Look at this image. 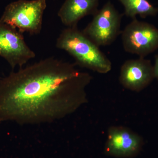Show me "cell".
I'll return each instance as SVG.
<instances>
[{"instance_id":"1","label":"cell","mask_w":158,"mask_h":158,"mask_svg":"<svg viewBox=\"0 0 158 158\" xmlns=\"http://www.w3.org/2000/svg\"><path fill=\"white\" fill-rule=\"evenodd\" d=\"M76 65L48 57L0 79V123H51L77 111L92 77Z\"/></svg>"},{"instance_id":"2","label":"cell","mask_w":158,"mask_h":158,"mask_svg":"<svg viewBox=\"0 0 158 158\" xmlns=\"http://www.w3.org/2000/svg\"><path fill=\"white\" fill-rule=\"evenodd\" d=\"M56 47L67 52L81 67L101 74L112 69L110 59L77 26L64 29L57 39Z\"/></svg>"},{"instance_id":"3","label":"cell","mask_w":158,"mask_h":158,"mask_svg":"<svg viewBox=\"0 0 158 158\" xmlns=\"http://www.w3.org/2000/svg\"><path fill=\"white\" fill-rule=\"evenodd\" d=\"M46 0H18L9 3L0 18L20 33L37 35L41 32Z\"/></svg>"},{"instance_id":"4","label":"cell","mask_w":158,"mask_h":158,"mask_svg":"<svg viewBox=\"0 0 158 158\" xmlns=\"http://www.w3.org/2000/svg\"><path fill=\"white\" fill-rule=\"evenodd\" d=\"M93 16L83 32L98 47L112 44L121 34L122 15L108 1Z\"/></svg>"},{"instance_id":"5","label":"cell","mask_w":158,"mask_h":158,"mask_svg":"<svg viewBox=\"0 0 158 158\" xmlns=\"http://www.w3.org/2000/svg\"><path fill=\"white\" fill-rule=\"evenodd\" d=\"M123 46L126 52L145 58L158 49V28L137 18L121 32Z\"/></svg>"},{"instance_id":"6","label":"cell","mask_w":158,"mask_h":158,"mask_svg":"<svg viewBox=\"0 0 158 158\" xmlns=\"http://www.w3.org/2000/svg\"><path fill=\"white\" fill-rule=\"evenodd\" d=\"M0 56L13 69L23 67L36 54L26 43L22 33L0 21Z\"/></svg>"},{"instance_id":"7","label":"cell","mask_w":158,"mask_h":158,"mask_svg":"<svg viewBox=\"0 0 158 158\" xmlns=\"http://www.w3.org/2000/svg\"><path fill=\"white\" fill-rule=\"evenodd\" d=\"M107 137L106 152L116 157H133L140 152L143 144L141 136L123 127H110Z\"/></svg>"},{"instance_id":"8","label":"cell","mask_w":158,"mask_h":158,"mask_svg":"<svg viewBox=\"0 0 158 158\" xmlns=\"http://www.w3.org/2000/svg\"><path fill=\"white\" fill-rule=\"evenodd\" d=\"M155 78L153 65L143 57L127 60L122 65L120 84L126 89L139 92L147 87Z\"/></svg>"},{"instance_id":"9","label":"cell","mask_w":158,"mask_h":158,"mask_svg":"<svg viewBox=\"0 0 158 158\" xmlns=\"http://www.w3.org/2000/svg\"><path fill=\"white\" fill-rule=\"evenodd\" d=\"M99 5V0H65L58 15L66 27H77L83 18L95 14Z\"/></svg>"},{"instance_id":"10","label":"cell","mask_w":158,"mask_h":158,"mask_svg":"<svg viewBox=\"0 0 158 158\" xmlns=\"http://www.w3.org/2000/svg\"><path fill=\"white\" fill-rule=\"evenodd\" d=\"M124 7V14L132 19L139 15L142 18L156 16L158 9L149 0H118Z\"/></svg>"},{"instance_id":"11","label":"cell","mask_w":158,"mask_h":158,"mask_svg":"<svg viewBox=\"0 0 158 158\" xmlns=\"http://www.w3.org/2000/svg\"><path fill=\"white\" fill-rule=\"evenodd\" d=\"M153 71L155 78L158 80V55L156 57L154 65H153Z\"/></svg>"}]
</instances>
